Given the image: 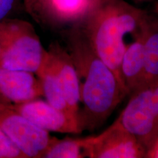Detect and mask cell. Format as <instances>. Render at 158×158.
<instances>
[{
  "instance_id": "13",
  "label": "cell",
  "mask_w": 158,
  "mask_h": 158,
  "mask_svg": "<svg viewBox=\"0 0 158 158\" xmlns=\"http://www.w3.org/2000/svg\"><path fill=\"white\" fill-rule=\"evenodd\" d=\"M35 75L40 82L43 96L46 99V101L73 118L69 114L66 100L47 50H45L43 62Z\"/></svg>"
},
{
  "instance_id": "5",
  "label": "cell",
  "mask_w": 158,
  "mask_h": 158,
  "mask_svg": "<svg viewBox=\"0 0 158 158\" xmlns=\"http://www.w3.org/2000/svg\"><path fill=\"white\" fill-rule=\"evenodd\" d=\"M0 128L27 158H42L52 139L9 104L0 103Z\"/></svg>"
},
{
  "instance_id": "2",
  "label": "cell",
  "mask_w": 158,
  "mask_h": 158,
  "mask_svg": "<svg viewBox=\"0 0 158 158\" xmlns=\"http://www.w3.org/2000/svg\"><path fill=\"white\" fill-rule=\"evenodd\" d=\"M149 14L124 0H99L84 19L74 23L113 71L124 91L121 76L122 59L127 45L124 39L129 35L135 38L141 36Z\"/></svg>"
},
{
  "instance_id": "6",
  "label": "cell",
  "mask_w": 158,
  "mask_h": 158,
  "mask_svg": "<svg viewBox=\"0 0 158 158\" xmlns=\"http://www.w3.org/2000/svg\"><path fill=\"white\" fill-rule=\"evenodd\" d=\"M86 151L89 158H143L147 149L115 121L102 133L86 137Z\"/></svg>"
},
{
  "instance_id": "21",
  "label": "cell",
  "mask_w": 158,
  "mask_h": 158,
  "mask_svg": "<svg viewBox=\"0 0 158 158\" xmlns=\"http://www.w3.org/2000/svg\"><path fill=\"white\" fill-rule=\"evenodd\" d=\"M0 54H1V48H0Z\"/></svg>"
},
{
  "instance_id": "15",
  "label": "cell",
  "mask_w": 158,
  "mask_h": 158,
  "mask_svg": "<svg viewBox=\"0 0 158 158\" xmlns=\"http://www.w3.org/2000/svg\"><path fill=\"white\" fill-rule=\"evenodd\" d=\"M0 158H27L0 128Z\"/></svg>"
},
{
  "instance_id": "8",
  "label": "cell",
  "mask_w": 158,
  "mask_h": 158,
  "mask_svg": "<svg viewBox=\"0 0 158 158\" xmlns=\"http://www.w3.org/2000/svg\"><path fill=\"white\" fill-rule=\"evenodd\" d=\"M56 72L57 78L66 100L69 114L78 122L79 104L81 103L80 86L78 75L68 49L58 43H52L47 50ZM81 130V129H80Z\"/></svg>"
},
{
  "instance_id": "14",
  "label": "cell",
  "mask_w": 158,
  "mask_h": 158,
  "mask_svg": "<svg viewBox=\"0 0 158 158\" xmlns=\"http://www.w3.org/2000/svg\"><path fill=\"white\" fill-rule=\"evenodd\" d=\"M86 137L65 138L63 139L52 137L42 158L86 157Z\"/></svg>"
},
{
  "instance_id": "9",
  "label": "cell",
  "mask_w": 158,
  "mask_h": 158,
  "mask_svg": "<svg viewBox=\"0 0 158 158\" xmlns=\"http://www.w3.org/2000/svg\"><path fill=\"white\" fill-rule=\"evenodd\" d=\"M43 96L37 76L0 66V103L19 104Z\"/></svg>"
},
{
  "instance_id": "16",
  "label": "cell",
  "mask_w": 158,
  "mask_h": 158,
  "mask_svg": "<svg viewBox=\"0 0 158 158\" xmlns=\"http://www.w3.org/2000/svg\"><path fill=\"white\" fill-rule=\"evenodd\" d=\"M40 2V0H23L27 12L37 20L39 17Z\"/></svg>"
},
{
  "instance_id": "1",
  "label": "cell",
  "mask_w": 158,
  "mask_h": 158,
  "mask_svg": "<svg viewBox=\"0 0 158 158\" xmlns=\"http://www.w3.org/2000/svg\"><path fill=\"white\" fill-rule=\"evenodd\" d=\"M67 49L80 86L83 108L79 110V127L81 132L94 130L107 120L127 93L78 25L69 31Z\"/></svg>"
},
{
  "instance_id": "3",
  "label": "cell",
  "mask_w": 158,
  "mask_h": 158,
  "mask_svg": "<svg viewBox=\"0 0 158 158\" xmlns=\"http://www.w3.org/2000/svg\"><path fill=\"white\" fill-rule=\"evenodd\" d=\"M0 66L36 73L45 49L31 23L21 20L0 21Z\"/></svg>"
},
{
  "instance_id": "10",
  "label": "cell",
  "mask_w": 158,
  "mask_h": 158,
  "mask_svg": "<svg viewBox=\"0 0 158 158\" xmlns=\"http://www.w3.org/2000/svg\"><path fill=\"white\" fill-rule=\"evenodd\" d=\"M99 0H40L38 20L74 24L84 19Z\"/></svg>"
},
{
  "instance_id": "18",
  "label": "cell",
  "mask_w": 158,
  "mask_h": 158,
  "mask_svg": "<svg viewBox=\"0 0 158 158\" xmlns=\"http://www.w3.org/2000/svg\"><path fill=\"white\" fill-rule=\"evenodd\" d=\"M147 158H158V137L148 149L146 155Z\"/></svg>"
},
{
  "instance_id": "7",
  "label": "cell",
  "mask_w": 158,
  "mask_h": 158,
  "mask_svg": "<svg viewBox=\"0 0 158 158\" xmlns=\"http://www.w3.org/2000/svg\"><path fill=\"white\" fill-rule=\"evenodd\" d=\"M10 106L29 121L48 132L72 134L81 133L76 122L46 100L37 98Z\"/></svg>"
},
{
  "instance_id": "11",
  "label": "cell",
  "mask_w": 158,
  "mask_h": 158,
  "mask_svg": "<svg viewBox=\"0 0 158 158\" xmlns=\"http://www.w3.org/2000/svg\"><path fill=\"white\" fill-rule=\"evenodd\" d=\"M145 58L142 34L127 45L121 62V76L127 94L131 95L143 84Z\"/></svg>"
},
{
  "instance_id": "12",
  "label": "cell",
  "mask_w": 158,
  "mask_h": 158,
  "mask_svg": "<svg viewBox=\"0 0 158 158\" xmlns=\"http://www.w3.org/2000/svg\"><path fill=\"white\" fill-rule=\"evenodd\" d=\"M142 37L145 58L143 87L158 81V14L155 11L149 13Z\"/></svg>"
},
{
  "instance_id": "20",
  "label": "cell",
  "mask_w": 158,
  "mask_h": 158,
  "mask_svg": "<svg viewBox=\"0 0 158 158\" xmlns=\"http://www.w3.org/2000/svg\"><path fill=\"white\" fill-rule=\"evenodd\" d=\"M154 11H155L156 13H157V14H158V2H157L155 3V9H154Z\"/></svg>"
},
{
  "instance_id": "19",
  "label": "cell",
  "mask_w": 158,
  "mask_h": 158,
  "mask_svg": "<svg viewBox=\"0 0 158 158\" xmlns=\"http://www.w3.org/2000/svg\"><path fill=\"white\" fill-rule=\"evenodd\" d=\"M133 1V2L137 3V4H140V3H143V2H151L152 0H131Z\"/></svg>"
},
{
  "instance_id": "4",
  "label": "cell",
  "mask_w": 158,
  "mask_h": 158,
  "mask_svg": "<svg viewBox=\"0 0 158 158\" xmlns=\"http://www.w3.org/2000/svg\"><path fill=\"white\" fill-rule=\"evenodd\" d=\"M116 122L148 150L158 137V81L132 94Z\"/></svg>"
},
{
  "instance_id": "17",
  "label": "cell",
  "mask_w": 158,
  "mask_h": 158,
  "mask_svg": "<svg viewBox=\"0 0 158 158\" xmlns=\"http://www.w3.org/2000/svg\"><path fill=\"white\" fill-rule=\"evenodd\" d=\"M15 0H0V21L5 19L13 9Z\"/></svg>"
}]
</instances>
